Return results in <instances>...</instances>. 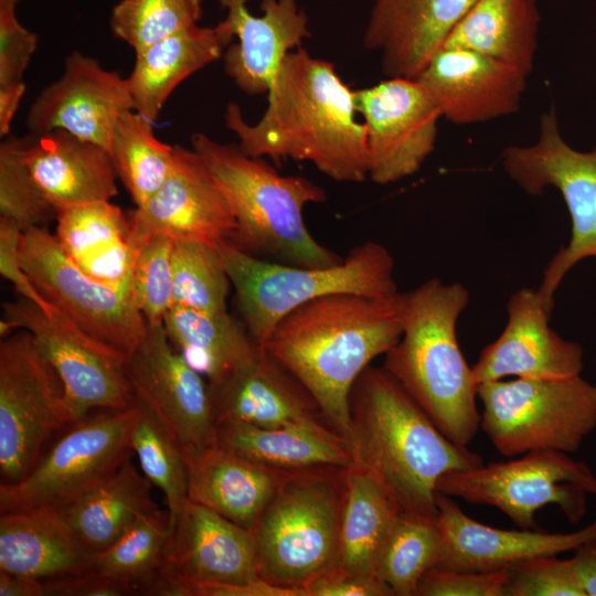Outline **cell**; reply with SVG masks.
Segmentation results:
<instances>
[{
	"label": "cell",
	"mask_w": 596,
	"mask_h": 596,
	"mask_svg": "<svg viewBox=\"0 0 596 596\" xmlns=\"http://www.w3.org/2000/svg\"><path fill=\"white\" fill-rule=\"evenodd\" d=\"M437 522L444 535L438 568L493 572L542 555H558L596 542V520L581 530L551 533L540 529L507 530L467 515L450 496L436 493Z\"/></svg>",
	"instance_id": "cell-21"
},
{
	"label": "cell",
	"mask_w": 596,
	"mask_h": 596,
	"mask_svg": "<svg viewBox=\"0 0 596 596\" xmlns=\"http://www.w3.org/2000/svg\"><path fill=\"white\" fill-rule=\"evenodd\" d=\"M470 300L460 283L429 278L407 292L401 339L383 368L453 443L467 447L480 428L478 384L461 352L457 322Z\"/></svg>",
	"instance_id": "cell-4"
},
{
	"label": "cell",
	"mask_w": 596,
	"mask_h": 596,
	"mask_svg": "<svg viewBox=\"0 0 596 596\" xmlns=\"http://www.w3.org/2000/svg\"><path fill=\"white\" fill-rule=\"evenodd\" d=\"M182 453L188 473L189 501L249 531L291 472L256 464L217 444Z\"/></svg>",
	"instance_id": "cell-27"
},
{
	"label": "cell",
	"mask_w": 596,
	"mask_h": 596,
	"mask_svg": "<svg viewBox=\"0 0 596 596\" xmlns=\"http://www.w3.org/2000/svg\"><path fill=\"white\" fill-rule=\"evenodd\" d=\"M168 510L153 509L141 515L113 544L95 554L85 573L131 586L137 595H151L170 546Z\"/></svg>",
	"instance_id": "cell-36"
},
{
	"label": "cell",
	"mask_w": 596,
	"mask_h": 596,
	"mask_svg": "<svg viewBox=\"0 0 596 596\" xmlns=\"http://www.w3.org/2000/svg\"><path fill=\"white\" fill-rule=\"evenodd\" d=\"M507 312L503 331L483 348L472 366L478 385L507 376L563 380L581 375L584 349L550 327L552 311L539 289L514 291L507 304Z\"/></svg>",
	"instance_id": "cell-19"
},
{
	"label": "cell",
	"mask_w": 596,
	"mask_h": 596,
	"mask_svg": "<svg viewBox=\"0 0 596 596\" xmlns=\"http://www.w3.org/2000/svg\"><path fill=\"white\" fill-rule=\"evenodd\" d=\"M173 242V306L227 312L232 284L215 246L193 241Z\"/></svg>",
	"instance_id": "cell-40"
},
{
	"label": "cell",
	"mask_w": 596,
	"mask_h": 596,
	"mask_svg": "<svg viewBox=\"0 0 596 596\" xmlns=\"http://www.w3.org/2000/svg\"><path fill=\"white\" fill-rule=\"evenodd\" d=\"M127 109H134L127 78L73 51L62 75L31 104L26 127L30 134L63 129L108 150L116 121Z\"/></svg>",
	"instance_id": "cell-18"
},
{
	"label": "cell",
	"mask_w": 596,
	"mask_h": 596,
	"mask_svg": "<svg viewBox=\"0 0 596 596\" xmlns=\"http://www.w3.org/2000/svg\"><path fill=\"white\" fill-rule=\"evenodd\" d=\"M202 0H120L110 14L113 33L138 52L198 24Z\"/></svg>",
	"instance_id": "cell-41"
},
{
	"label": "cell",
	"mask_w": 596,
	"mask_h": 596,
	"mask_svg": "<svg viewBox=\"0 0 596 596\" xmlns=\"http://www.w3.org/2000/svg\"><path fill=\"white\" fill-rule=\"evenodd\" d=\"M94 556L60 509L0 513V571L55 578L85 573Z\"/></svg>",
	"instance_id": "cell-29"
},
{
	"label": "cell",
	"mask_w": 596,
	"mask_h": 596,
	"mask_svg": "<svg viewBox=\"0 0 596 596\" xmlns=\"http://www.w3.org/2000/svg\"><path fill=\"white\" fill-rule=\"evenodd\" d=\"M345 439L353 464L380 480L408 513L436 517L439 478L483 464L480 455L449 440L383 366L369 365L354 382Z\"/></svg>",
	"instance_id": "cell-3"
},
{
	"label": "cell",
	"mask_w": 596,
	"mask_h": 596,
	"mask_svg": "<svg viewBox=\"0 0 596 596\" xmlns=\"http://www.w3.org/2000/svg\"><path fill=\"white\" fill-rule=\"evenodd\" d=\"M158 579L213 584L262 579L252 532L189 501Z\"/></svg>",
	"instance_id": "cell-22"
},
{
	"label": "cell",
	"mask_w": 596,
	"mask_h": 596,
	"mask_svg": "<svg viewBox=\"0 0 596 596\" xmlns=\"http://www.w3.org/2000/svg\"><path fill=\"white\" fill-rule=\"evenodd\" d=\"M477 0H375L364 31L387 77L415 78Z\"/></svg>",
	"instance_id": "cell-24"
},
{
	"label": "cell",
	"mask_w": 596,
	"mask_h": 596,
	"mask_svg": "<svg viewBox=\"0 0 596 596\" xmlns=\"http://www.w3.org/2000/svg\"><path fill=\"white\" fill-rule=\"evenodd\" d=\"M19 0H0V87L24 83L38 36L18 19Z\"/></svg>",
	"instance_id": "cell-45"
},
{
	"label": "cell",
	"mask_w": 596,
	"mask_h": 596,
	"mask_svg": "<svg viewBox=\"0 0 596 596\" xmlns=\"http://www.w3.org/2000/svg\"><path fill=\"white\" fill-rule=\"evenodd\" d=\"M586 596H596V542L587 543L572 557Z\"/></svg>",
	"instance_id": "cell-50"
},
{
	"label": "cell",
	"mask_w": 596,
	"mask_h": 596,
	"mask_svg": "<svg viewBox=\"0 0 596 596\" xmlns=\"http://www.w3.org/2000/svg\"><path fill=\"white\" fill-rule=\"evenodd\" d=\"M209 387L216 424L276 428L327 423L308 390L264 348L246 366Z\"/></svg>",
	"instance_id": "cell-25"
},
{
	"label": "cell",
	"mask_w": 596,
	"mask_h": 596,
	"mask_svg": "<svg viewBox=\"0 0 596 596\" xmlns=\"http://www.w3.org/2000/svg\"><path fill=\"white\" fill-rule=\"evenodd\" d=\"M151 488L150 480L129 458L113 476L62 511L81 543L97 554L141 515L158 508Z\"/></svg>",
	"instance_id": "cell-34"
},
{
	"label": "cell",
	"mask_w": 596,
	"mask_h": 596,
	"mask_svg": "<svg viewBox=\"0 0 596 596\" xmlns=\"http://www.w3.org/2000/svg\"><path fill=\"white\" fill-rule=\"evenodd\" d=\"M444 549L437 515L401 511L384 543L375 574L394 596H416L419 581L439 565Z\"/></svg>",
	"instance_id": "cell-38"
},
{
	"label": "cell",
	"mask_w": 596,
	"mask_h": 596,
	"mask_svg": "<svg viewBox=\"0 0 596 596\" xmlns=\"http://www.w3.org/2000/svg\"><path fill=\"white\" fill-rule=\"evenodd\" d=\"M345 468L288 473L251 530L262 579L299 589L338 564Z\"/></svg>",
	"instance_id": "cell-6"
},
{
	"label": "cell",
	"mask_w": 596,
	"mask_h": 596,
	"mask_svg": "<svg viewBox=\"0 0 596 596\" xmlns=\"http://www.w3.org/2000/svg\"><path fill=\"white\" fill-rule=\"evenodd\" d=\"M22 233V228L17 223L0 216V274L13 285L20 297L34 302L44 311L51 312L53 306L36 290L21 264Z\"/></svg>",
	"instance_id": "cell-47"
},
{
	"label": "cell",
	"mask_w": 596,
	"mask_h": 596,
	"mask_svg": "<svg viewBox=\"0 0 596 596\" xmlns=\"http://www.w3.org/2000/svg\"><path fill=\"white\" fill-rule=\"evenodd\" d=\"M25 93V84L0 87V136L7 137L12 120Z\"/></svg>",
	"instance_id": "cell-52"
},
{
	"label": "cell",
	"mask_w": 596,
	"mask_h": 596,
	"mask_svg": "<svg viewBox=\"0 0 596 596\" xmlns=\"http://www.w3.org/2000/svg\"><path fill=\"white\" fill-rule=\"evenodd\" d=\"M173 240L156 235L137 248L131 275L135 304L147 323H163L173 306Z\"/></svg>",
	"instance_id": "cell-43"
},
{
	"label": "cell",
	"mask_w": 596,
	"mask_h": 596,
	"mask_svg": "<svg viewBox=\"0 0 596 596\" xmlns=\"http://www.w3.org/2000/svg\"><path fill=\"white\" fill-rule=\"evenodd\" d=\"M124 366L135 400L156 416L182 451L215 444L209 383L173 350L163 323H147Z\"/></svg>",
	"instance_id": "cell-15"
},
{
	"label": "cell",
	"mask_w": 596,
	"mask_h": 596,
	"mask_svg": "<svg viewBox=\"0 0 596 596\" xmlns=\"http://www.w3.org/2000/svg\"><path fill=\"white\" fill-rule=\"evenodd\" d=\"M353 92L332 63L299 46L283 60L263 117L249 125L230 103L224 123L249 157L307 160L330 179L362 182L369 177L366 131L355 118Z\"/></svg>",
	"instance_id": "cell-1"
},
{
	"label": "cell",
	"mask_w": 596,
	"mask_h": 596,
	"mask_svg": "<svg viewBox=\"0 0 596 596\" xmlns=\"http://www.w3.org/2000/svg\"><path fill=\"white\" fill-rule=\"evenodd\" d=\"M55 219V237L79 270L98 283L131 291L136 249L128 215L119 206L99 201L62 207Z\"/></svg>",
	"instance_id": "cell-28"
},
{
	"label": "cell",
	"mask_w": 596,
	"mask_h": 596,
	"mask_svg": "<svg viewBox=\"0 0 596 596\" xmlns=\"http://www.w3.org/2000/svg\"><path fill=\"white\" fill-rule=\"evenodd\" d=\"M366 131L369 178L376 184L416 173L435 148L441 114L415 78L387 77L353 92Z\"/></svg>",
	"instance_id": "cell-16"
},
{
	"label": "cell",
	"mask_w": 596,
	"mask_h": 596,
	"mask_svg": "<svg viewBox=\"0 0 596 596\" xmlns=\"http://www.w3.org/2000/svg\"><path fill=\"white\" fill-rule=\"evenodd\" d=\"M226 9L222 21L237 42L223 54L224 71L248 95L268 93L285 56L310 36L308 18L296 0H262L263 14L247 0H217Z\"/></svg>",
	"instance_id": "cell-23"
},
{
	"label": "cell",
	"mask_w": 596,
	"mask_h": 596,
	"mask_svg": "<svg viewBox=\"0 0 596 596\" xmlns=\"http://www.w3.org/2000/svg\"><path fill=\"white\" fill-rule=\"evenodd\" d=\"M406 306L407 292L321 296L284 316L263 348L308 390L327 423L345 438L352 386L401 339Z\"/></svg>",
	"instance_id": "cell-2"
},
{
	"label": "cell",
	"mask_w": 596,
	"mask_h": 596,
	"mask_svg": "<svg viewBox=\"0 0 596 596\" xmlns=\"http://www.w3.org/2000/svg\"><path fill=\"white\" fill-rule=\"evenodd\" d=\"M44 596H127L135 589L119 581L89 573L43 579Z\"/></svg>",
	"instance_id": "cell-49"
},
{
	"label": "cell",
	"mask_w": 596,
	"mask_h": 596,
	"mask_svg": "<svg viewBox=\"0 0 596 596\" xmlns=\"http://www.w3.org/2000/svg\"><path fill=\"white\" fill-rule=\"evenodd\" d=\"M136 402L138 414L130 434L131 448L143 475L164 496L172 536L189 503L183 453L156 416L140 402Z\"/></svg>",
	"instance_id": "cell-39"
},
{
	"label": "cell",
	"mask_w": 596,
	"mask_h": 596,
	"mask_svg": "<svg viewBox=\"0 0 596 596\" xmlns=\"http://www.w3.org/2000/svg\"><path fill=\"white\" fill-rule=\"evenodd\" d=\"M502 166L528 194L539 195L553 187L567 206L571 240L550 260L539 288L552 311L555 292L570 269L585 258H596V147L590 151L572 148L563 139L552 108L540 118L538 140L530 146L508 147Z\"/></svg>",
	"instance_id": "cell-11"
},
{
	"label": "cell",
	"mask_w": 596,
	"mask_h": 596,
	"mask_svg": "<svg viewBox=\"0 0 596 596\" xmlns=\"http://www.w3.org/2000/svg\"><path fill=\"white\" fill-rule=\"evenodd\" d=\"M508 570L464 572L434 567L419 581L416 596H504Z\"/></svg>",
	"instance_id": "cell-46"
},
{
	"label": "cell",
	"mask_w": 596,
	"mask_h": 596,
	"mask_svg": "<svg viewBox=\"0 0 596 596\" xmlns=\"http://www.w3.org/2000/svg\"><path fill=\"white\" fill-rule=\"evenodd\" d=\"M171 343L214 385L251 363L263 348L240 319L172 306L163 319Z\"/></svg>",
	"instance_id": "cell-33"
},
{
	"label": "cell",
	"mask_w": 596,
	"mask_h": 596,
	"mask_svg": "<svg viewBox=\"0 0 596 596\" xmlns=\"http://www.w3.org/2000/svg\"><path fill=\"white\" fill-rule=\"evenodd\" d=\"M137 414L135 400L129 408L97 409L71 424L24 479L0 485V512L62 510L95 489L131 458Z\"/></svg>",
	"instance_id": "cell-9"
},
{
	"label": "cell",
	"mask_w": 596,
	"mask_h": 596,
	"mask_svg": "<svg viewBox=\"0 0 596 596\" xmlns=\"http://www.w3.org/2000/svg\"><path fill=\"white\" fill-rule=\"evenodd\" d=\"M192 149L224 194L236 221L231 244L267 254L284 264L329 267L342 262L308 231L302 216L309 203H321L326 191L309 179L281 175L262 158L249 157L238 143H222L196 132Z\"/></svg>",
	"instance_id": "cell-5"
},
{
	"label": "cell",
	"mask_w": 596,
	"mask_h": 596,
	"mask_svg": "<svg viewBox=\"0 0 596 596\" xmlns=\"http://www.w3.org/2000/svg\"><path fill=\"white\" fill-rule=\"evenodd\" d=\"M480 428L504 457L578 451L596 429V385L563 380H497L478 385Z\"/></svg>",
	"instance_id": "cell-8"
},
{
	"label": "cell",
	"mask_w": 596,
	"mask_h": 596,
	"mask_svg": "<svg viewBox=\"0 0 596 596\" xmlns=\"http://www.w3.org/2000/svg\"><path fill=\"white\" fill-rule=\"evenodd\" d=\"M540 21L535 0H477L443 46L475 51L529 75L538 49Z\"/></svg>",
	"instance_id": "cell-32"
},
{
	"label": "cell",
	"mask_w": 596,
	"mask_h": 596,
	"mask_svg": "<svg viewBox=\"0 0 596 596\" xmlns=\"http://www.w3.org/2000/svg\"><path fill=\"white\" fill-rule=\"evenodd\" d=\"M436 491L470 504L494 507L520 529H539L535 513L557 505L577 525L596 497V476L583 461L556 450H533L517 459L443 475Z\"/></svg>",
	"instance_id": "cell-10"
},
{
	"label": "cell",
	"mask_w": 596,
	"mask_h": 596,
	"mask_svg": "<svg viewBox=\"0 0 596 596\" xmlns=\"http://www.w3.org/2000/svg\"><path fill=\"white\" fill-rule=\"evenodd\" d=\"M233 35L217 25H193L136 53L127 77L134 109L155 123L167 99L185 78L223 56Z\"/></svg>",
	"instance_id": "cell-30"
},
{
	"label": "cell",
	"mask_w": 596,
	"mask_h": 596,
	"mask_svg": "<svg viewBox=\"0 0 596 596\" xmlns=\"http://www.w3.org/2000/svg\"><path fill=\"white\" fill-rule=\"evenodd\" d=\"M507 570L504 596H586L572 558L542 555Z\"/></svg>",
	"instance_id": "cell-44"
},
{
	"label": "cell",
	"mask_w": 596,
	"mask_h": 596,
	"mask_svg": "<svg viewBox=\"0 0 596 596\" xmlns=\"http://www.w3.org/2000/svg\"><path fill=\"white\" fill-rule=\"evenodd\" d=\"M20 258L24 272L45 300L82 334L126 362L147 326L131 291L85 275L44 226H33L22 233Z\"/></svg>",
	"instance_id": "cell-12"
},
{
	"label": "cell",
	"mask_w": 596,
	"mask_h": 596,
	"mask_svg": "<svg viewBox=\"0 0 596 596\" xmlns=\"http://www.w3.org/2000/svg\"><path fill=\"white\" fill-rule=\"evenodd\" d=\"M528 75L475 51L441 46L415 77L441 117L456 125L483 123L517 113Z\"/></svg>",
	"instance_id": "cell-20"
},
{
	"label": "cell",
	"mask_w": 596,
	"mask_h": 596,
	"mask_svg": "<svg viewBox=\"0 0 596 596\" xmlns=\"http://www.w3.org/2000/svg\"><path fill=\"white\" fill-rule=\"evenodd\" d=\"M345 485L338 565L376 576L380 554L402 510L381 481L356 464L345 468Z\"/></svg>",
	"instance_id": "cell-35"
},
{
	"label": "cell",
	"mask_w": 596,
	"mask_h": 596,
	"mask_svg": "<svg viewBox=\"0 0 596 596\" xmlns=\"http://www.w3.org/2000/svg\"><path fill=\"white\" fill-rule=\"evenodd\" d=\"M215 444L265 467L296 471L353 464L347 439L327 423L262 428L221 422Z\"/></svg>",
	"instance_id": "cell-31"
},
{
	"label": "cell",
	"mask_w": 596,
	"mask_h": 596,
	"mask_svg": "<svg viewBox=\"0 0 596 596\" xmlns=\"http://www.w3.org/2000/svg\"><path fill=\"white\" fill-rule=\"evenodd\" d=\"M71 425L56 371L23 329L0 343V479L14 485Z\"/></svg>",
	"instance_id": "cell-13"
},
{
	"label": "cell",
	"mask_w": 596,
	"mask_h": 596,
	"mask_svg": "<svg viewBox=\"0 0 596 596\" xmlns=\"http://www.w3.org/2000/svg\"><path fill=\"white\" fill-rule=\"evenodd\" d=\"M23 137L8 135L0 143V216L22 231L44 226L56 210L35 184L23 158Z\"/></svg>",
	"instance_id": "cell-42"
},
{
	"label": "cell",
	"mask_w": 596,
	"mask_h": 596,
	"mask_svg": "<svg viewBox=\"0 0 596 596\" xmlns=\"http://www.w3.org/2000/svg\"><path fill=\"white\" fill-rule=\"evenodd\" d=\"M22 158L56 211L110 201L118 193V175L108 150L66 130L23 136Z\"/></svg>",
	"instance_id": "cell-26"
},
{
	"label": "cell",
	"mask_w": 596,
	"mask_h": 596,
	"mask_svg": "<svg viewBox=\"0 0 596 596\" xmlns=\"http://www.w3.org/2000/svg\"><path fill=\"white\" fill-rule=\"evenodd\" d=\"M242 321L263 347L276 323L295 308L330 294L387 297L398 292L394 259L380 243L354 246L337 265L301 267L262 260L228 242L215 246Z\"/></svg>",
	"instance_id": "cell-7"
},
{
	"label": "cell",
	"mask_w": 596,
	"mask_h": 596,
	"mask_svg": "<svg viewBox=\"0 0 596 596\" xmlns=\"http://www.w3.org/2000/svg\"><path fill=\"white\" fill-rule=\"evenodd\" d=\"M304 590L306 596H394L377 576L350 572L338 564L309 582Z\"/></svg>",
	"instance_id": "cell-48"
},
{
	"label": "cell",
	"mask_w": 596,
	"mask_h": 596,
	"mask_svg": "<svg viewBox=\"0 0 596 596\" xmlns=\"http://www.w3.org/2000/svg\"><path fill=\"white\" fill-rule=\"evenodd\" d=\"M135 249L147 238L216 246L231 242L236 221L214 178L193 149L174 146L170 173L157 193L128 214Z\"/></svg>",
	"instance_id": "cell-17"
},
{
	"label": "cell",
	"mask_w": 596,
	"mask_h": 596,
	"mask_svg": "<svg viewBox=\"0 0 596 596\" xmlns=\"http://www.w3.org/2000/svg\"><path fill=\"white\" fill-rule=\"evenodd\" d=\"M152 125L134 109L123 111L108 149L117 175L136 206L146 204L157 193L173 163L174 146L160 141Z\"/></svg>",
	"instance_id": "cell-37"
},
{
	"label": "cell",
	"mask_w": 596,
	"mask_h": 596,
	"mask_svg": "<svg viewBox=\"0 0 596 596\" xmlns=\"http://www.w3.org/2000/svg\"><path fill=\"white\" fill-rule=\"evenodd\" d=\"M13 329L29 331L56 371L71 424L97 409L121 411L135 403L125 363L82 334L56 308L46 312L22 297L6 301L1 336Z\"/></svg>",
	"instance_id": "cell-14"
},
{
	"label": "cell",
	"mask_w": 596,
	"mask_h": 596,
	"mask_svg": "<svg viewBox=\"0 0 596 596\" xmlns=\"http://www.w3.org/2000/svg\"><path fill=\"white\" fill-rule=\"evenodd\" d=\"M0 596H44L43 579L0 571Z\"/></svg>",
	"instance_id": "cell-51"
}]
</instances>
